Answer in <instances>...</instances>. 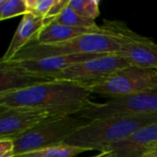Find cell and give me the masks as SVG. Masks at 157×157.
Masks as SVG:
<instances>
[{"label": "cell", "instance_id": "obj_18", "mask_svg": "<svg viewBox=\"0 0 157 157\" xmlns=\"http://www.w3.org/2000/svg\"><path fill=\"white\" fill-rule=\"evenodd\" d=\"M29 12L26 0H1L0 1V20L12 18L17 16H24Z\"/></svg>", "mask_w": 157, "mask_h": 157}, {"label": "cell", "instance_id": "obj_6", "mask_svg": "<svg viewBox=\"0 0 157 157\" xmlns=\"http://www.w3.org/2000/svg\"><path fill=\"white\" fill-rule=\"evenodd\" d=\"M86 87L92 94L110 98H122L156 88L157 74L153 69L129 66L99 83Z\"/></svg>", "mask_w": 157, "mask_h": 157}, {"label": "cell", "instance_id": "obj_20", "mask_svg": "<svg viewBox=\"0 0 157 157\" xmlns=\"http://www.w3.org/2000/svg\"><path fill=\"white\" fill-rule=\"evenodd\" d=\"M15 141L10 138L0 139V157H15Z\"/></svg>", "mask_w": 157, "mask_h": 157}, {"label": "cell", "instance_id": "obj_19", "mask_svg": "<svg viewBox=\"0 0 157 157\" xmlns=\"http://www.w3.org/2000/svg\"><path fill=\"white\" fill-rule=\"evenodd\" d=\"M55 0H26L29 12L36 16L45 17L51 10Z\"/></svg>", "mask_w": 157, "mask_h": 157}, {"label": "cell", "instance_id": "obj_4", "mask_svg": "<svg viewBox=\"0 0 157 157\" xmlns=\"http://www.w3.org/2000/svg\"><path fill=\"white\" fill-rule=\"evenodd\" d=\"M89 122V120L74 115L43 123L14 140L15 157L64 144L67 138Z\"/></svg>", "mask_w": 157, "mask_h": 157}, {"label": "cell", "instance_id": "obj_16", "mask_svg": "<svg viewBox=\"0 0 157 157\" xmlns=\"http://www.w3.org/2000/svg\"><path fill=\"white\" fill-rule=\"evenodd\" d=\"M87 151L89 150L86 148L61 144L16 157H76L78 155Z\"/></svg>", "mask_w": 157, "mask_h": 157}, {"label": "cell", "instance_id": "obj_7", "mask_svg": "<svg viewBox=\"0 0 157 157\" xmlns=\"http://www.w3.org/2000/svg\"><path fill=\"white\" fill-rule=\"evenodd\" d=\"M69 109H45L33 108L0 109V139H16L25 132L53 120L74 116Z\"/></svg>", "mask_w": 157, "mask_h": 157}, {"label": "cell", "instance_id": "obj_1", "mask_svg": "<svg viewBox=\"0 0 157 157\" xmlns=\"http://www.w3.org/2000/svg\"><path fill=\"white\" fill-rule=\"evenodd\" d=\"M141 35L131 30L124 23L105 21L98 32L80 35L58 43L40 44L30 42L21 49L11 60H35L70 54H113L124 44ZM10 61V60H9Z\"/></svg>", "mask_w": 157, "mask_h": 157}, {"label": "cell", "instance_id": "obj_12", "mask_svg": "<svg viewBox=\"0 0 157 157\" xmlns=\"http://www.w3.org/2000/svg\"><path fill=\"white\" fill-rule=\"evenodd\" d=\"M44 25V17L36 16L29 11L22 16L21 21L0 62L4 63L11 60L21 49L34 41Z\"/></svg>", "mask_w": 157, "mask_h": 157}, {"label": "cell", "instance_id": "obj_2", "mask_svg": "<svg viewBox=\"0 0 157 157\" xmlns=\"http://www.w3.org/2000/svg\"><path fill=\"white\" fill-rule=\"evenodd\" d=\"M91 95L92 93L83 85L52 80L23 89L0 93V109H69L76 115L92 102Z\"/></svg>", "mask_w": 157, "mask_h": 157}, {"label": "cell", "instance_id": "obj_5", "mask_svg": "<svg viewBox=\"0 0 157 157\" xmlns=\"http://www.w3.org/2000/svg\"><path fill=\"white\" fill-rule=\"evenodd\" d=\"M157 113V87L142 93L110 98L104 103L90 102L75 116L94 121L119 115H147Z\"/></svg>", "mask_w": 157, "mask_h": 157}, {"label": "cell", "instance_id": "obj_13", "mask_svg": "<svg viewBox=\"0 0 157 157\" xmlns=\"http://www.w3.org/2000/svg\"><path fill=\"white\" fill-rule=\"evenodd\" d=\"M101 30V26L98 28H79V27H70L54 22L46 24L36 40L32 42L40 44H51L58 43L65 40H69L80 35H84L91 32H98Z\"/></svg>", "mask_w": 157, "mask_h": 157}, {"label": "cell", "instance_id": "obj_22", "mask_svg": "<svg viewBox=\"0 0 157 157\" xmlns=\"http://www.w3.org/2000/svg\"><path fill=\"white\" fill-rule=\"evenodd\" d=\"M144 157H157V147L155 149H154L153 151H151L148 154H146Z\"/></svg>", "mask_w": 157, "mask_h": 157}, {"label": "cell", "instance_id": "obj_8", "mask_svg": "<svg viewBox=\"0 0 157 157\" xmlns=\"http://www.w3.org/2000/svg\"><path fill=\"white\" fill-rule=\"evenodd\" d=\"M131 66L126 60L113 53L73 64L59 74L53 80H63L88 86L99 83L115 73Z\"/></svg>", "mask_w": 157, "mask_h": 157}, {"label": "cell", "instance_id": "obj_9", "mask_svg": "<svg viewBox=\"0 0 157 157\" xmlns=\"http://www.w3.org/2000/svg\"><path fill=\"white\" fill-rule=\"evenodd\" d=\"M108 54H70L47 57L35 60H10L0 62V69L21 73L44 80L52 81L53 77L63 69L77 63L95 59Z\"/></svg>", "mask_w": 157, "mask_h": 157}, {"label": "cell", "instance_id": "obj_23", "mask_svg": "<svg viewBox=\"0 0 157 157\" xmlns=\"http://www.w3.org/2000/svg\"><path fill=\"white\" fill-rule=\"evenodd\" d=\"M155 73H156V74H157V68H156V69H155Z\"/></svg>", "mask_w": 157, "mask_h": 157}, {"label": "cell", "instance_id": "obj_17", "mask_svg": "<svg viewBox=\"0 0 157 157\" xmlns=\"http://www.w3.org/2000/svg\"><path fill=\"white\" fill-rule=\"evenodd\" d=\"M98 0H70L69 6L81 17L96 20L100 15Z\"/></svg>", "mask_w": 157, "mask_h": 157}, {"label": "cell", "instance_id": "obj_14", "mask_svg": "<svg viewBox=\"0 0 157 157\" xmlns=\"http://www.w3.org/2000/svg\"><path fill=\"white\" fill-rule=\"evenodd\" d=\"M43 82H48V80L21 73L0 69V93L23 89Z\"/></svg>", "mask_w": 157, "mask_h": 157}, {"label": "cell", "instance_id": "obj_21", "mask_svg": "<svg viewBox=\"0 0 157 157\" xmlns=\"http://www.w3.org/2000/svg\"><path fill=\"white\" fill-rule=\"evenodd\" d=\"M92 157H115L114 154L110 151H105V152H102V153H99L98 155H95V156Z\"/></svg>", "mask_w": 157, "mask_h": 157}, {"label": "cell", "instance_id": "obj_3", "mask_svg": "<svg viewBox=\"0 0 157 157\" xmlns=\"http://www.w3.org/2000/svg\"><path fill=\"white\" fill-rule=\"evenodd\" d=\"M155 122H157V113L98 119L90 121L87 125L77 130L66 139L64 144L102 153L111 144L128 138L143 127Z\"/></svg>", "mask_w": 157, "mask_h": 157}, {"label": "cell", "instance_id": "obj_11", "mask_svg": "<svg viewBox=\"0 0 157 157\" xmlns=\"http://www.w3.org/2000/svg\"><path fill=\"white\" fill-rule=\"evenodd\" d=\"M116 54L131 66L153 70L157 68V44L146 37L140 36L129 41Z\"/></svg>", "mask_w": 157, "mask_h": 157}, {"label": "cell", "instance_id": "obj_15", "mask_svg": "<svg viewBox=\"0 0 157 157\" xmlns=\"http://www.w3.org/2000/svg\"><path fill=\"white\" fill-rule=\"evenodd\" d=\"M51 22L70 26V27H79V28H98L95 20L88 19L81 17L78 13H76L73 8L69 6H65L63 11L56 17L52 18H44V24H48ZM44 25V26H45Z\"/></svg>", "mask_w": 157, "mask_h": 157}, {"label": "cell", "instance_id": "obj_10", "mask_svg": "<svg viewBox=\"0 0 157 157\" xmlns=\"http://www.w3.org/2000/svg\"><path fill=\"white\" fill-rule=\"evenodd\" d=\"M157 147V122L144 126L128 138L111 144L106 151L115 157H144Z\"/></svg>", "mask_w": 157, "mask_h": 157}]
</instances>
